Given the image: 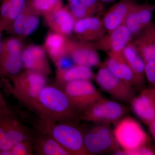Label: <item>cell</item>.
Returning a JSON list of instances; mask_svg holds the SVG:
<instances>
[{
    "label": "cell",
    "instance_id": "7c38bea8",
    "mask_svg": "<svg viewBox=\"0 0 155 155\" xmlns=\"http://www.w3.org/2000/svg\"><path fill=\"white\" fill-rule=\"evenodd\" d=\"M132 38L129 31L123 24L104 35L94 44L97 49L105 52L108 55L119 54H122Z\"/></svg>",
    "mask_w": 155,
    "mask_h": 155
},
{
    "label": "cell",
    "instance_id": "cb8c5ba5",
    "mask_svg": "<svg viewBox=\"0 0 155 155\" xmlns=\"http://www.w3.org/2000/svg\"><path fill=\"white\" fill-rule=\"evenodd\" d=\"M95 76L91 68L80 65H75L66 70L56 71V80L59 86H63L66 84L77 81H91Z\"/></svg>",
    "mask_w": 155,
    "mask_h": 155
},
{
    "label": "cell",
    "instance_id": "d6a6232c",
    "mask_svg": "<svg viewBox=\"0 0 155 155\" xmlns=\"http://www.w3.org/2000/svg\"><path fill=\"white\" fill-rule=\"evenodd\" d=\"M1 84L0 82V87ZM11 115H14V114L8 107L5 100L0 90V117Z\"/></svg>",
    "mask_w": 155,
    "mask_h": 155
},
{
    "label": "cell",
    "instance_id": "3957f363",
    "mask_svg": "<svg viewBox=\"0 0 155 155\" xmlns=\"http://www.w3.org/2000/svg\"><path fill=\"white\" fill-rule=\"evenodd\" d=\"M46 77L25 69L9 78L11 84H5L12 94L31 110L39 94L47 84Z\"/></svg>",
    "mask_w": 155,
    "mask_h": 155
},
{
    "label": "cell",
    "instance_id": "ffe728a7",
    "mask_svg": "<svg viewBox=\"0 0 155 155\" xmlns=\"http://www.w3.org/2000/svg\"><path fill=\"white\" fill-rule=\"evenodd\" d=\"M132 43L145 63L155 60V25L152 22Z\"/></svg>",
    "mask_w": 155,
    "mask_h": 155
},
{
    "label": "cell",
    "instance_id": "8d00e7d4",
    "mask_svg": "<svg viewBox=\"0 0 155 155\" xmlns=\"http://www.w3.org/2000/svg\"><path fill=\"white\" fill-rule=\"evenodd\" d=\"M68 1V2H71V1H73V0H67Z\"/></svg>",
    "mask_w": 155,
    "mask_h": 155
},
{
    "label": "cell",
    "instance_id": "836d02e7",
    "mask_svg": "<svg viewBox=\"0 0 155 155\" xmlns=\"http://www.w3.org/2000/svg\"><path fill=\"white\" fill-rule=\"evenodd\" d=\"M5 117H0V139L7 136L6 126L4 120Z\"/></svg>",
    "mask_w": 155,
    "mask_h": 155
},
{
    "label": "cell",
    "instance_id": "4316f807",
    "mask_svg": "<svg viewBox=\"0 0 155 155\" xmlns=\"http://www.w3.org/2000/svg\"><path fill=\"white\" fill-rule=\"evenodd\" d=\"M4 120L7 136L14 145L28 140H33L29 130L15 119L14 115L5 116Z\"/></svg>",
    "mask_w": 155,
    "mask_h": 155
},
{
    "label": "cell",
    "instance_id": "f1b7e54d",
    "mask_svg": "<svg viewBox=\"0 0 155 155\" xmlns=\"http://www.w3.org/2000/svg\"><path fill=\"white\" fill-rule=\"evenodd\" d=\"M11 155H31L34 153L32 140H28L15 145L10 150Z\"/></svg>",
    "mask_w": 155,
    "mask_h": 155
},
{
    "label": "cell",
    "instance_id": "83f0119b",
    "mask_svg": "<svg viewBox=\"0 0 155 155\" xmlns=\"http://www.w3.org/2000/svg\"><path fill=\"white\" fill-rule=\"evenodd\" d=\"M34 8L44 17L63 7L62 0H31Z\"/></svg>",
    "mask_w": 155,
    "mask_h": 155
},
{
    "label": "cell",
    "instance_id": "7402d4cb",
    "mask_svg": "<svg viewBox=\"0 0 155 155\" xmlns=\"http://www.w3.org/2000/svg\"><path fill=\"white\" fill-rule=\"evenodd\" d=\"M127 64L131 68L135 76L138 87L144 83L145 63L139 54L132 42L125 47L122 53Z\"/></svg>",
    "mask_w": 155,
    "mask_h": 155
},
{
    "label": "cell",
    "instance_id": "277c9868",
    "mask_svg": "<svg viewBox=\"0 0 155 155\" xmlns=\"http://www.w3.org/2000/svg\"><path fill=\"white\" fill-rule=\"evenodd\" d=\"M114 136L124 154L149 145L150 139L140 124L135 119L125 116L116 125Z\"/></svg>",
    "mask_w": 155,
    "mask_h": 155
},
{
    "label": "cell",
    "instance_id": "4fadbf2b",
    "mask_svg": "<svg viewBox=\"0 0 155 155\" xmlns=\"http://www.w3.org/2000/svg\"><path fill=\"white\" fill-rule=\"evenodd\" d=\"M154 5L147 3L135 4L127 14L124 25L129 31L132 38L138 36L152 23Z\"/></svg>",
    "mask_w": 155,
    "mask_h": 155
},
{
    "label": "cell",
    "instance_id": "e575fe53",
    "mask_svg": "<svg viewBox=\"0 0 155 155\" xmlns=\"http://www.w3.org/2000/svg\"><path fill=\"white\" fill-rule=\"evenodd\" d=\"M5 32L1 18H0V51H1V45H2V35L3 32Z\"/></svg>",
    "mask_w": 155,
    "mask_h": 155
},
{
    "label": "cell",
    "instance_id": "d4e9b609",
    "mask_svg": "<svg viewBox=\"0 0 155 155\" xmlns=\"http://www.w3.org/2000/svg\"><path fill=\"white\" fill-rule=\"evenodd\" d=\"M28 0H0V18L5 32L26 6Z\"/></svg>",
    "mask_w": 155,
    "mask_h": 155
},
{
    "label": "cell",
    "instance_id": "7a4b0ae2",
    "mask_svg": "<svg viewBox=\"0 0 155 155\" xmlns=\"http://www.w3.org/2000/svg\"><path fill=\"white\" fill-rule=\"evenodd\" d=\"M35 126L41 133L55 140L69 155H88L84 143L83 132L71 122L52 121L40 117Z\"/></svg>",
    "mask_w": 155,
    "mask_h": 155
},
{
    "label": "cell",
    "instance_id": "9c48e42d",
    "mask_svg": "<svg viewBox=\"0 0 155 155\" xmlns=\"http://www.w3.org/2000/svg\"><path fill=\"white\" fill-rule=\"evenodd\" d=\"M71 102L80 113L103 97L91 81H72L63 86Z\"/></svg>",
    "mask_w": 155,
    "mask_h": 155
},
{
    "label": "cell",
    "instance_id": "5bb4252c",
    "mask_svg": "<svg viewBox=\"0 0 155 155\" xmlns=\"http://www.w3.org/2000/svg\"><path fill=\"white\" fill-rule=\"evenodd\" d=\"M106 31L102 19L95 16L76 20L72 34L76 39L92 42L103 37Z\"/></svg>",
    "mask_w": 155,
    "mask_h": 155
},
{
    "label": "cell",
    "instance_id": "8fae6325",
    "mask_svg": "<svg viewBox=\"0 0 155 155\" xmlns=\"http://www.w3.org/2000/svg\"><path fill=\"white\" fill-rule=\"evenodd\" d=\"M40 16L28 0L23 11L5 32L21 39L30 36L38 28Z\"/></svg>",
    "mask_w": 155,
    "mask_h": 155
},
{
    "label": "cell",
    "instance_id": "e0dca14e",
    "mask_svg": "<svg viewBox=\"0 0 155 155\" xmlns=\"http://www.w3.org/2000/svg\"><path fill=\"white\" fill-rule=\"evenodd\" d=\"M44 18L46 24L52 31L67 37L73 33L76 20L67 6L57 9Z\"/></svg>",
    "mask_w": 155,
    "mask_h": 155
},
{
    "label": "cell",
    "instance_id": "30bf717a",
    "mask_svg": "<svg viewBox=\"0 0 155 155\" xmlns=\"http://www.w3.org/2000/svg\"><path fill=\"white\" fill-rule=\"evenodd\" d=\"M94 43L68 38L67 55L75 65L90 67L101 65L99 55Z\"/></svg>",
    "mask_w": 155,
    "mask_h": 155
},
{
    "label": "cell",
    "instance_id": "52a82bcc",
    "mask_svg": "<svg viewBox=\"0 0 155 155\" xmlns=\"http://www.w3.org/2000/svg\"><path fill=\"white\" fill-rule=\"evenodd\" d=\"M84 143L87 155L113 153L121 149L110 125L98 124L83 132Z\"/></svg>",
    "mask_w": 155,
    "mask_h": 155
},
{
    "label": "cell",
    "instance_id": "4dcf8cb0",
    "mask_svg": "<svg viewBox=\"0 0 155 155\" xmlns=\"http://www.w3.org/2000/svg\"><path fill=\"white\" fill-rule=\"evenodd\" d=\"M57 71H62L69 69L75 64L71 58L68 55L63 56L54 62Z\"/></svg>",
    "mask_w": 155,
    "mask_h": 155
},
{
    "label": "cell",
    "instance_id": "d590c367",
    "mask_svg": "<svg viewBox=\"0 0 155 155\" xmlns=\"http://www.w3.org/2000/svg\"><path fill=\"white\" fill-rule=\"evenodd\" d=\"M115 1V0H100L102 2H112V1Z\"/></svg>",
    "mask_w": 155,
    "mask_h": 155
},
{
    "label": "cell",
    "instance_id": "9a60e30c",
    "mask_svg": "<svg viewBox=\"0 0 155 155\" xmlns=\"http://www.w3.org/2000/svg\"><path fill=\"white\" fill-rule=\"evenodd\" d=\"M22 58L25 69L47 76L51 73L47 53L43 47L30 45L22 50Z\"/></svg>",
    "mask_w": 155,
    "mask_h": 155
},
{
    "label": "cell",
    "instance_id": "5b68a950",
    "mask_svg": "<svg viewBox=\"0 0 155 155\" xmlns=\"http://www.w3.org/2000/svg\"><path fill=\"white\" fill-rule=\"evenodd\" d=\"M127 113V108L123 105L103 97L83 111L81 118L97 124L116 125Z\"/></svg>",
    "mask_w": 155,
    "mask_h": 155
},
{
    "label": "cell",
    "instance_id": "603a6c76",
    "mask_svg": "<svg viewBox=\"0 0 155 155\" xmlns=\"http://www.w3.org/2000/svg\"><path fill=\"white\" fill-rule=\"evenodd\" d=\"M67 37L51 31L45 38L43 48L54 62L67 55Z\"/></svg>",
    "mask_w": 155,
    "mask_h": 155
},
{
    "label": "cell",
    "instance_id": "6da1fadb",
    "mask_svg": "<svg viewBox=\"0 0 155 155\" xmlns=\"http://www.w3.org/2000/svg\"><path fill=\"white\" fill-rule=\"evenodd\" d=\"M31 110L40 118L71 122L79 118L80 112L59 85H46L38 96Z\"/></svg>",
    "mask_w": 155,
    "mask_h": 155
},
{
    "label": "cell",
    "instance_id": "74e56055",
    "mask_svg": "<svg viewBox=\"0 0 155 155\" xmlns=\"http://www.w3.org/2000/svg\"><path fill=\"white\" fill-rule=\"evenodd\" d=\"M154 9L155 10V4L154 5Z\"/></svg>",
    "mask_w": 155,
    "mask_h": 155
},
{
    "label": "cell",
    "instance_id": "ac0fdd59",
    "mask_svg": "<svg viewBox=\"0 0 155 155\" xmlns=\"http://www.w3.org/2000/svg\"><path fill=\"white\" fill-rule=\"evenodd\" d=\"M135 4L132 0H121L106 12L102 20L108 33L123 25L127 14Z\"/></svg>",
    "mask_w": 155,
    "mask_h": 155
},
{
    "label": "cell",
    "instance_id": "d6986e66",
    "mask_svg": "<svg viewBox=\"0 0 155 155\" xmlns=\"http://www.w3.org/2000/svg\"><path fill=\"white\" fill-rule=\"evenodd\" d=\"M109 58L100 66L105 67L116 77L133 87H138L135 76L122 54L109 55Z\"/></svg>",
    "mask_w": 155,
    "mask_h": 155
},
{
    "label": "cell",
    "instance_id": "44dd1931",
    "mask_svg": "<svg viewBox=\"0 0 155 155\" xmlns=\"http://www.w3.org/2000/svg\"><path fill=\"white\" fill-rule=\"evenodd\" d=\"M67 7L76 20L96 16L104 9L100 0H73Z\"/></svg>",
    "mask_w": 155,
    "mask_h": 155
},
{
    "label": "cell",
    "instance_id": "1f68e13d",
    "mask_svg": "<svg viewBox=\"0 0 155 155\" xmlns=\"http://www.w3.org/2000/svg\"><path fill=\"white\" fill-rule=\"evenodd\" d=\"M127 155H155V150L149 145L141 147L137 149L127 153Z\"/></svg>",
    "mask_w": 155,
    "mask_h": 155
},
{
    "label": "cell",
    "instance_id": "8992f818",
    "mask_svg": "<svg viewBox=\"0 0 155 155\" xmlns=\"http://www.w3.org/2000/svg\"><path fill=\"white\" fill-rule=\"evenodd\" d=\"M22 39L8 37L3 39L0 51V78H8L22 72V54L24 48Z\"/></svg>",
    "mask_w": 155,
    "mask_h": 155
},
{
    "label": "cell",
    "instance_id": "2e32d148",
    "mask_svg": "<svg viewBox=\"0 0 155 155\" xmlns=\"http://www.w3.org/2000/svg\"><path fill=\"white\" fill-rule=\"evenodd\" d=\"M155 88L145 90L130 103L134 113L149 126L155 119Z\"/></svg>",
    "mask_w": 155,
    "mask_h": 155
},
{
    "label": "cell",
    "instance_id": "ba28073f",
    "mask_svg": "<svg viewBox=\"0 0 155 155\" xmlns=\"http://www.w3.org/2000/svg\"><path fill=\"white\" fill-rule=\"evenodd\" d=\"M94 79L103 91L119 102L130 103L135 96L134 87L116 77L105 67L100 66Z\"/></svg>",
    "mask_w": 155,
    "mask_h": 155
},
{
    "label": "cell",
    "instance_id": "484cf974",
    "mask_svg": "<svg viewBox=\"0 0 155 155\" xmlns=\"http://www.w3.org/2000/svg\"><path fill=\"white\" fill-rule=\"evenodd\" d=\"M34 138V153L39 155H69L61 144L51 136L42 133Z\"/></svg>",
    "mask_w": 155,
    "mask_h": 155
},
{
    "label": "cell",
    "instance_id": "f546056e",
    "mask_svg": "<svg viewBox=\"0 0 155 155\" xmlns=\"http://www.w3.org/2000/svg\"><path fill=\"white\" fill-rule=\"evenodd\" d=\"M145 76L150 84L155 88V60L145 62Z\"/></svg>",
    "mask_w": 155,
    "mask_h": 155
}]
</instances>
